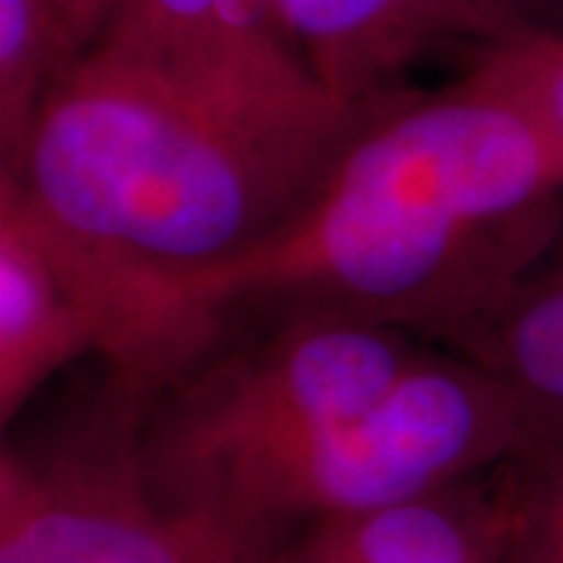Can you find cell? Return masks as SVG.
<instances>
[{"instance_id": "1", "label": "cell", "mask_w": 563, "mask_h": 563, "mask_svg": "<svg viewBox=\"0 0 563 563\" xmlns=\"http://www.w3.org/2000/svg\"><path fill=\"white\" fill-rule=\"evenodd\" d=\"M563 235V144L488 51L426 95L373 98L301 213L195 279L235 303L332 307L463 351Z\"/></svg>"}, {"instance_id": "2", "label": "cell", "mask_w": 563, "mask_h": 563, "mask_svg": "<svg viewBox=\"0 0 563 563\" xmlns=\"http://www.w3.org/2000/svg\"><path fill=\"white\" fill-rule=\"evenodd\" d=\"M363 110L342 125L261 120L95 44L0 176L81 242L195 279L301 213Z\"/></svg>"}, {"instance_id": "3", "label": "cell", "mask_w": 563, "mask_h": 563, "mask_svg": "<svg viewBox=\"0 0 563 563\" xmlns=\"http://www.w3.org/2000/svg\"><path fill=\"white\" fill-rule=\"evenodd\" d=\"M532 410L463 354H429L369 410L244 454L169 495L269 548L285 523H320L495 473L542 448ZM166 498V495H163Z\"/></svg>"}, {"instance_id": "4", "label": "cell", "mask_w": 563, "mask_h": 563, "mask_svg": "<svg viewBox=\"0 0 563 563\" xmlns=\"http://www.w3.org/2000/svg\"><path fill=\"white\" fill-rule=\"evenodd\" d=\"M222 320L179 276L113 257L44 217L0 176V422L81 357L154 398L220 344Z\"/></svg>"}, {"instance_id": "5", "label": "cell", "mask_w": 563, "mask_h": 563, "mask_svg": "<svg viewBox=\"0 0 563 563\" xmlns=\"http://www.w3.org/2000/svg\"><path fill=\"white\" fill-rule=\"evenodd\" d=\"M432 351L417 335L332 307L288 303L266 335L213 347L144 404L141 463L176 495L244 454L369 410Z\"/></svg>"}, {"instance_id": "6", "label": "cell", "mask_w": 563, "mask_h": 563, "mask_svg": "<svg viewBox=\"0 0 563 563\" xmlns=\"http://www.w3.org/2000/svg\"><path fill=\"white\" fill-rule=\"evenodd\" d=\"M117 385L88 432L0 451V563H263L269 548L163 498L141 463L147 395Z\"/></svg>"}, {"instance_id": "7", "label": "cell", "mask_w": 563, "mask_h": 563, "mask_svg": "<svg viewBox=\"0 0 563 563\" xmlns=\"http://www.w3.org/2000/svg\"><path fill=\"white\" fill-rule=\"evenodd\" d=\"M81 38L261 120L339 125L357 113L313 79L266 0H81Z\"/></svg>"}, {"instance_id": "8", "label": "cell", "mask_w": 563, "mask_h": 563, "mask_svg": "<svg viewBox=\"0 0 563 563\" xmlns=\"http://www.w3.org/2000/svg\"><path fill=\"white\" fill-rule=\"evenodd\" d=\"M291 51L347 107L395 91L410 66L448 47L470 57L520 38L504 0H266Z\"/></svg>"}, {"instance_id": "9", "label": "cell", "mask_w": 563, "mask_h": 563, "mask_svg": "<svg viewBox=\"0 0 563 563\" xmlns=\"http://www.w3.org/2000/svg\"><path fill=\"white\" fill-rule=\"evenodd\" d=\"M501 470L307 523L266 558L273 563H501Z\"/></svg>"}, {"instance_id": "10", "label": "cell", "mask_w": 563, "mask_h": 563, "mask_svg": "<svg viewBox=\"0 0 563 563\" xmlns=\"http://www.w3.org/2000/svg\"><path fill=\"white\" fill-rule=\"evenodd\" d=\"M483 363L532 410L544 444L563 435V235L498 313L457 351Z\"/></svg>"}, {"instance_id": "11", "label": "cell", "mask_w": 563, "mask_h": 563, "mask_svg": "<svg viewBox=\"0 0 563 563\" xmlns=\"http://www.w3.org/2000/svg\"><path fill=\"white\" fill-rule=\"evenodd\" d=\"M88 44L57 0H0V166H10Z\"/></svg>"}, {"instance_id": "12", "label": "cell", "mask_w": 563, "mask_h": 563, "mask_svg": "<svg viewBox=\"0 0 563 563\" xmlns=\"http://www.w3.org/2000/svg\"><path fill=\"white\" fill-rule=\"evenodd\" d=\"M501 563H563V435L507 463Z\"/></svg>"}, {"instance_id": "13", "label": "cell", "mask_w": 563, "mask_h": 563, "mask_svg": "<svg viewBox=\"0 0 563 563\" xmlns=\"http://www.w3.org/2000/svg\"><path fill=\"white\" fill-rule=\"evenodd\" d=\"M563 144V38H510L488 47Z\"/></svg>"}, {"instance_id": "14", "label": "cell", "mask_w": 563, "mask_h": 563, "mask_svg": "<svg viewBox=\"0 0 563 563\" xmlns=\"http://www.w3.org/2000/svg\"><path fill=\"white\" fill-rule=\"evenodd\" d=\"M520 38H563V0H504Z\"/></svg>"}, {"instance_id": "15", "label": "cell", "mask_w": 563, "mask_h": 563, "mask_svg": "<svg viewBox=\"0 0 563 563\" xmlns=\"http://www.w3.org/2000/svg\"><path fill=\"white\" fill-rule=\"evenodd\" d=\"M57 3L66 10V16L73 20V25L79 29V35H81V0H57Z\"/></svg>"}, {"instance_id": "16", "label": "cell", "mask_w": 563, "mask_h": 563, "mask_svg": "<svg viewBox=\"0 0 563 563\" xmlns=\"http://www.w3.org/2000/svg\"><path fill=\"white\" fill-rule=\"evenodd\" d=\"M263 563H273V561H269V558H263Z\"/></svg>"}]
</instances>
